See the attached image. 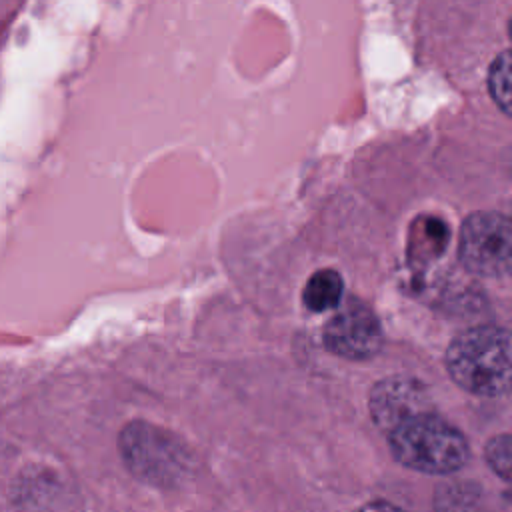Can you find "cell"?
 I'll list each match as a JSON object with an SVG mask.
<instances>
[{
	"label": "cell",
	"instance_id": "cell-2",
	"mask_svg": "<svg viewBox=\"0 0 512 512\" xmlns=\"http://www.w3.org/2000/svg\"><path fill=\"white\" fill-rule=\"evenodd\" d=\"M450 378L470 394L504 396L510 390V334L482 324L458 334L446 350Z\"/></svg>",
	"mask_w": 512,
	"mask_h": 512
},
{
	"label": "cell",
	"instance_id": "cell-5",
	"mask_svg": "<svg viewBox=\"0 0 512 512\" xmlns=\"http://www.w3.org/2000/svg\"><path fill=\"white\" fill-rule=\"evenodd\" d=\"M384 342L376 314L358 298H346L326 322V348L348 360H368L380 352Z\"/></svg>",
	"mask_w": 512,
	"mask_h": 512
},
{
	"label": "cell",
	"instance_id": "cell-6",
	"mask_svg": "<svg viewBox=\"0 0 512 512\" xmlns=\"http://www.w3.org/2000/svg\"><path fill=\"white\" fill-rule=\"evenodd\" d=\"M368 408L374 424L386 432L408 414L428 408L426 390L408 378H386L372 388Z\"/></svg>",
	"mask_w": 512,
	"mask_h": 512
},
{
	"label": "cell",
	"instance_id": "cell-11",
	"mask_svg": "<svg viewBox=\"0 0 512 512\" xmlns=\"http://www.w3.org/2000/svg\"><path fill=\"white\" fill-rule=\"evenodd\" d=\"M356 512H404V510H400L398 506H394L392 502H386V500H372V502H366L364 506H360Z\"/></svg>",
	"mask_w": 512,
	"mask_h": 512
},
{
	"label": "cell",
	"instance_id": "cell-10",
	"mask_svg": "<svg viewBox=\"0 0 512 512\" xmlns=\"http://www.w3.org/2000/svg\"><path fill=\"white\" fill-rule=\"evenodd\" d=\"M510 436L508 434H498L486 444V462L492 468L496 476H500L504 482L510 480Z\"/></svg>",
	"mask_w": 512,
	"mask_h": 512
},
{
	"label": "cell",
	"instance_id": "cell-9",
	"mask_svg": "<svg viewBox=\"0 0 512 512\" xmlns=\"http://www.w3.org/2000/svg\"><path fill=\"white\" fill-rule=\"evenodd\" d=\"M488 90L504 114H510V52H500L488 72Z\"/></svg>",
	"mask_w": 512,
	"mask_h": 512
},
{
	"label": "cell",
	"instance_id": "cell-7",
	"mask_svg": "<svg viewBox=\"0 0 512 512\" xmlns=\"http://www.w3.org/2000/svg\"><path fill=\"white\" fill-rule=\"evenodd\" d=\"M342 290L344 284L340 274L332 268H322L308 278L302 290V302L310 312L334 310L340 304Z\"/></svg>",
	"mask_w": 512,
	"mask_h": 512
},
{
	"label": "cell",
	"instance_id": "cell-4",
	"mask_svg": "<svg viewBox=\"0 0 512 512\" xmlns=\"http://www.w3.org/2000/svg\"><path fill=\"white\" fill-rule=\"evenodd\" d=\"M512 226L506 214L474 212L460 230L458 258L478 276H502L510 270Z\"/></svg>",
	"mask_w": 512,
	"mask_h": 512
},
{
	"label": "cell",
	"instance_id": "cell-1",
	"mask_svg": "<svg viewBox=\"0 0 512 512\" xmlns=\"http://www.w3.org/2000/svg\"><path fill=\"white\" fill-rule=\"evenodd\" d=\"M392 456L424 474H450L470 458L464 434L430 408L408 414L386 432Z\"/></svg>",
	"mask_w": 512,
	"mask_h": 512
},
{
	"label": "cell",
	"instance_id": "cell-3",
	"mask_svg": "<svg viewBox=\"0 0 512 512\" xmlns=\"http://www.w3.org/2000/svg\"><path fill=\"white\" fill-rule=\"evenodd\" d=\"M118 450L126 468L150 486L172 488L190 472L188 448L172 432L146 420H132L122 428Z\"/></svg>",
	"mask_w": 512,
	"mask_h": 512
},
{
	"label": "cell",
	"instance_id": "cell-8",
	"mask_svg": "<svg viewBox=\"0 0 512 512\" xmlns=\"http://www.w3.org/2000/svg\"><path fill=\"white\" fill-rule=\"evenodd\" d=\"M438 512H482L480 490L468 484L442 486L436 496Z\"/></svg>",
	"mask_w": 512,
	"mask_h": 512
}]
</instances>
